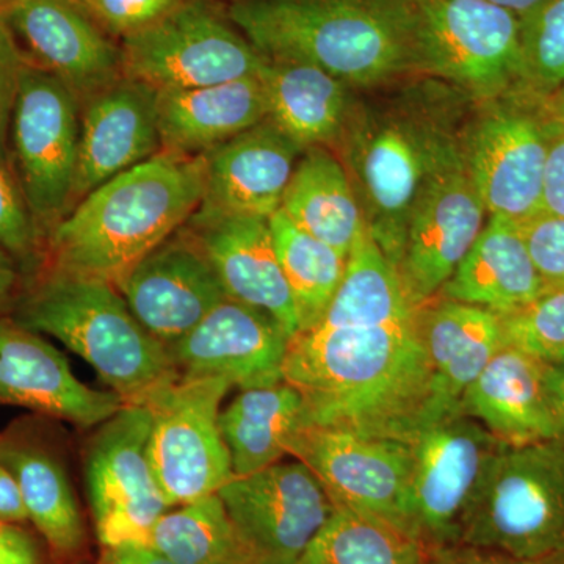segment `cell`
Wrapping results in <instances>:
<instances>
[{
	"label": "cell",
	"mask_w": 564,
	"mask_h": 564,
	"mask_svg": "<svg viewBox=\"0 0 564 564\" xmlns=\"http://www.w3.org/2000/svg\"><path fill=\"white\" fill-rule=\"evenodd\" d=\"M232 384L177 375L140 404L150 410L152 469L169 507L217 494L232 480L220 430V404Z\"/></svg>",
	"instance_id": "11"
},
{
	"label": "cell",
	"mask_w": 564,
	"mask_h": 564,
	"mask_svg": "<svg viewBox=\"0 0 564 564\" xmlns=\"http://www.w3.org/2000/svg\"><path fill=\"white\" fill-rule=\"evenodd\" d=\"M0 404L88 429L109 421L126 403L117 392L82 383L43 334L0 317Z\"/></svg>",
	"instance_id": "20"
},
{
	"label": "cell",
	"mask_w": 564,
	"mask_h": 564,
	"mask_svg": "<svg viewBox=\"0 0 564 564\" xmlns=\"http://www.w3.org/2000/svg\"><path fill=\"white\" fill-rule=\"evenodd\" d=\"M462 408L503 444L560 437L545 393L543 364L510 345H503L466 389Z\"/></svg>",
	"instance_id": "24"
},
{
	"label": "cell",
	"mask_w": 564,
	"mask_h": 564,
	"mask_svg": "<svg viewBox=\"0 0 564 564\" xmlns=\"http://www.w3.org/2000/svg\"><path fill=\"white\" fill-rule=\"evenodd\" d=\"M18 280L20 274H18L17 259L9 251L0 248V314L9 310L13 302Z\"/></svg>",
	"instance_id": "48"
},
{
	"label": "cell",
	"mask_w": 564,
	"mask_h": 564,
	"mask_svg": "<svg viewBox=\"0 0 564 564\" xmlns=\"http://www.w3.org/2000/svg\"><path fill=\"white\" fill-rule=\"evenodd\" d=\"M25 61L9 25L0 14V154L10 158L9 129L11 110L20 85Z\"/></svg>",
	"instance_id": "41"
},
{
	"label": "cell",
	"mask_w": 564,
	"mask_h": 564,
	"mask_svg": "<svg viewBox=\"0 0 564 564\" xmlns=\"http://www.w3.org/2000/svg\"><path fill=\"white\" fill-rule=\"evenodd\" d=\"M0 464L20 488L29 521L55 554L73 555L85 541L84 521L65 467L46 445L17 432L0 434Z\"/></svg>",
	"instance_id": "30"
},
{
	"label": "cell",
	"mask_w": 564,
	"mask_h": 564,
	"mask_svg": "<svg viewBox=\"0 0 564 564\" xmlns=\"http://www.w3.org/2000/svg\"><path fill=\"white\" fill-rule=\"evenodd\" d=\"M425 564H564V552L543 556V558H524L466 543L429 545Z\"/></svg>",
	"instance_id": "42"
},
{
	"label": "cell",
	"mask_w": 564,
	"mask_h": 564,
	"mask_svg": "<svg viewBox=\"0 0 564 564\" xmlns=\"http://www.w3.org/2000/svg\"><path fill=\"white\" fill-rule=\"evenodd\" d=\"M551 122L543 214L564 217V128Z\"/></svg>",
	"instance_id": "43"
},
{
	"label": "cell",
	"mask_w": 564,
	"mask_h": 564,
	"mask_svg": "<svg viewBox=\"0 0 564 564\" xmlns=\"http://www.w3.org/2000/svg\"><path fill=\"white\" fill-rule=\"evenodd\" d=\"M262 58L267 118L303 150L336 147L352 106L350 85L310 63Z\"/></svg>",
	"instance_id": "28"
},
{
	"label": "cell",
	"mask_w": 564,
	"mask_h": 564,
	"mask_svg": "<svg viewBox=\"0 0 564 564\" xmlns=\"http://www.w3.org/2000/svg\"><path fill=\"white\" fill-rule=\"evenodd\" d=\"M151 413L126 403L93 434L85 458L96 534L104 547L144 543L169 511L150 456Z\"/></svg>",
	"instance_id": "14"
},
{
	"label": "cell",
	"mask_w": 564,
	"mask_h": 564,
	"mask_svg": "<svg viewBox=\"0 0 564 564\" xmlns=\"http://www.w3.org/2000/svg\"><path fill=\"white\" fill-rule=\"evenodd\" d=\"M223 7L262 57L310 63L359 88L421 74L414 0H226Z\"/></svg>",
	"instance_id": "2"
},
{
	"label": "cell",
	"mask_w": 564,
	"mask_h": 564,
	"mask_svg": "<svg viewBox=\"0 0 564 564\" xmlns=\"http://www.w3.org/2000/svg\"><path fill=\"white\" fill-rule=\"evenodd\" d=\"M547 288H564V217L541 214L519 225Z\"/></svg>",
	"instance_id": "40"
},
{
	"label": "cell",
	"mask_w": 564,
	"mask_h": 564,
	"mask_svg": "<svg viewBox=\"0 0 564 564\" xmlns=\"http://www.w3.org/2000/svg\"><path fill=\"white\" fill-rule=\"evenodd\" d=\"M413 456L410 518L423 544L458 543L464 514L497 441L459 406L430 415L408 441Z\"/></svg>",
	"instance_id": "12"
},
{
	"label": "cell",
	"mask_w": 564,
	"mask_h": 564,
	"mask_svg": "<svg viewBox=\"0 0 564 564\" xmlns=\"http://www.w3.org/2000/svg\"><path fill=\"white\" fill-rule=\"evenodd\" d=\"M269 225L299 313V333L310 332L332 303L343 281L347 258L293 225L281 210L269 217Z\"/></svg>",
	"instance_id": "33"
},
{
	"label": "cell",
	"mask_w": 564,
	"mask_h": 564,
	"mask_svg": "<svg viewBox=\"0 0 564 564\" xmlns=\"http://www.w3.org/2000/svg\"><path fill=\"white\" fill-rule=\"evenodd\" d=\"M280 210L344 258L367 229L350 176L343 161L326 147L304 150Z\"/></svg>",
	"instance_id": "29"
},
{
	"label": "cell",
	"mask_w": 564,
	"mask_h": 564,
	"mask_svg": "<svg viewBox=\"0 0 564 564\" xmlns=\"http://www.w3.org/2000/svg\"><path fill=\"white\" fill-rule=\"evenodd\" d=\"M521 20L519 91L543 99L564 84V0H543Z\"/></svg>",
	"instance_id": "36"
},
{
	"label": "cell",
	"mask_w": 564,
	"mask_h": 564,
	"mask_svg": "<svg viewBox=\"0 0 564 564\" xmlns=\"http://www.w3.org/2000/svg\"><path fill=\"white\" fill-rule=\"evenodd\" d=\"M489 2L496 3V6L503 7V9L513 11L518 17H522V14L527 13L536 7L538 3L543 2V0H489Z\"/></svg>",
	"instance_id": "50"
},
{
	"label": "cell",
	"mask_w": 564,
	"mask_h": 564,
	"mask_svg": "<svg viewBox=\"0 0 564 564\" xmlns=\"http://www.w3.org/2000/svg\"><path fill=\"white\" fill-rule=\"evenodd\" d=\"M204 154L161 151L74 204L47 234L52 270L117 285L202 206Z\"/></svg>",
	"instance_id": "3"
},
{
	"label": "cell",
	"mask_w": 564,
	"mask_h": 564,
	"mask_svg": "<svg viewBox=\"0 0 564 564\" xmlns=\"http://www.w3.org/2000/svg\"><path fill=\"white\" fill-rule=\"evenodd\" d=\"M421 74L480 102L519 91L521 20L489 0H414Z\"/></svg>",
	"instance_id": "7"
},
{
	"label": "cell",
	"mask_w": 564,
	"mask_h": 564,
	"mask_svg": "<svg viewBox=\"0 0 564 564\" xmlns=\"http://www.w3.org/2000/svg\"><path fill=\"white\" fill-rule=\"evenodd\" d=\"M184 228L209 259L228 299L272 315L289 336L299 334V313L269 218L195 212Z\"/></svg>",
	"instance_id": "21"
},
{
	"label": "cell",
	"mask_w": 564,
	"mask_h": 564,
	"mask_svg": "<svg viewBox=\"0 0 564 564\" xmlns=\"http://www.w3.org/2000/svg\"><path fill=\"white\" fill-rule=\"evenodd\" d=\"M282 377L302 392L304 425L408 443L430 415L447 410L434 395L415 322L299 333Z\"/></svg>",
	"instance_id": "1"
},
{
	"label": "cell",
	"mask_w": 564,
	"mask_h": 564,
	"mask_svg": "<svg viewBox=\"0 0 564 564\" xmlns=\"http://www.w3.org/2000/svg\"><path fill=\"white\" fill-rule=\"evenodd\" d=\"M389 106H355L337 141L367 229L395 269L402 261L411 210L423 182L462 148L443 111L404 96Z\"/></svg>",
	"instance_id": "4"
},
{
	"label": "cell",
	"mask_w": 564,
	"mask_h": 564,
	"mask_svg": "<svg viewBox=\"0 0 564 564\" xmlns=\"http://www.w3.org/2000/svg\"><path fill=\"white\" fill-rule=\"evenodd\" d=\"M41 232L25 202L10 158L0 154V248L17 261L31 259L39 250Z\"/></svg>",
	"instance_id": "38"
},
{
	"label": "cell",
	"mask_w": 564,
	"mask_h": 564,
	"mask_svg": "<svg viewBox=\"0 0 564 564\" xmlns=\"http://www.w3.org/2000/svg\"><path fill=\"white\" fill-rule=\"evenodd\" d=\"M13 318L61 340L124 403L140 404L180 375L165 345L140 325L110 282L50 269Z\"/></svg>",
	"instance_id": "5"
},
{
	"label": "cell",
	"mask_w": 564,
	"mask_h": 564,
	"mask_svg": "<svg viewBox=\"0 0 564 564\" xmlns=\"http://www.w3.org/2000/svg\"><path fill=\"white\" fill-rule=\"evenodd\" d=\"M503 343L534 361H564V288H547L540 296L502 315Z\"/></svg>",
	"instance_id": "37"
},
{
	"label": "cell",
	"mask_w": 564,
	"mask_h": 564,
	"mask_svg": "<svg viewBox=\"0 0 564 564\" xmlns=\"http://www.w3.org/2000/svg\"><path fill=\"white\" fill-rule=\"evenodd\" d=\"M540 102L545 118L564 128V84L552 91L551 95L540 99Z\"/></svg>",
	"instance_id": "49"
},
{
	"label": "cell",
	"mask_w": 564,
	"mask_h": 564,
	"mask_svg": "<svg viewBox=\"0 0 564 564\" xmlns=\"http://www.w3.org/2000/svg\"><path fill=\"white\" fill-rule=\"evenodd\" d=\"M79 139V99L57 77L25 62L11 110L9 152L41 236L73 206Z\"/></svg>",
	"instance_id": "9"
},
{
	"label": "cell",
	"mask_w": 564,
	"mask_h": 564,
	"mask_svg": "<svg viewBox=\"0 0 564 564\" xmlns=\"http://www.w3.org/2000/svg\"><path fill=\"white\" fill-rule=\"evenodd\" d=\"M458 543L524 558L564 552V437L500 443L464 514Z\"/></svg>",
	"instance_id": "6"
},
{
	"label": "cell",
	"mask_w": 564,
	"mask_h": 564,
	"mask_svg": "<svg viewBox=\"0 0 564 564\" xmlns=\"http://www.w3.org/2000/svg\"><path fill=\"white\" fill-rule=\"evenodd\" d=\"M543 366L545 393H547L560 436L564 437V361L543 364Z\"/></svg>",
	"instance_id": "47"
},
{
	"label": "cell",
	"mask_w": 564,
	"mask_h": 564,
	"mask_svg": "<svg viewBox=\"0 0 564 564\" xmlns=\"http://www.w3.org/2000/svg\"><path fill=\"white\" fill-rule=\"evenodd\" d=\"M174 564H243L231 521L218 494L181 505L158 519L147 536Z\"/></svg>",
	"instance_id": "35"
},
{
	"label": "cell",
	"mask_w": 564,
	"mask_h": 564,
	"mask_svg": "<svg viewBox=\"0 0 564 564\" xmlns=\"http://www.w3.org/2000/svg\"><path fill=\"white\" fill-rule=\"evenodd\" d=\"M243 564H299L336 505L299 459L234 477L220 491Z\"/></svg>",
	"instance_id": "13"
},
{
	"label": "cell",
	"mask_w": 564,
	"mask_h": 564,
	"mask_svg": "<svg viewBox=\"0 0 564 564\" xmlns=\"http://www.w3.org/2000/svg\"><path fill=\"white\" fill-rule=\"evenodd\" d=\"M220 430L234 477L259 473L289 455L293 434L304 425L302 392L288 381L242 389L220 411Z\"/></svg>",
	"instance_id": "31"
},
{
	"label": "cell",
	"mask_w": 564,
	"mask_h": 564,
	"mask_svg": "<svg viewBox=\"0 0 564 564\" xmlns=\"http://www.w3.org/2000/svg\"><path fill=\"white\" fill-rule=\"evenodd\" d=\"M289 455L318 478L336 507L383 519L415 536L410 518V444L304 425L293 434Z\"/></svg>",
	"instance_id": "15"
},
{
	"label": "cell",
	"mask_w": 564,
	"mask_h": 564,
	"mask_svg": "<svg viewBox=\"0 0 564 564\" xmlns=\"http://www.w3.org/2000/svg\"><path fill=\"white\" fill-rule=\"evenodd\" d=\"M118 43L122 76L155 93L258 76L263 61L218 0H184L161 21Z\"/></svg>",
	"instance_id": "8"
},
{
	"label": "cell",
	"mask_w": 564,
	"mask_h": 564,
	"mask_svg": "<svg viewBox=\"0 0 564 564\" xmlns=\"http://www.w3.org/2000/svg\"><path fill=\"white\" fill-rule=\"evenodd\" d=\"M549 132L540 99L522 91L484 102L464 129V163L489 217L522 225L543 214Z\"/></svg>",
	"instance_id": "10"
},
{
	"label": "cell",
	"mask_w": 564,
	"mask_h": 564,
	"mask_svg": "<svg viewBox=\"0 0 564 564\" xmlns=\"http://www.w3.org/2000/svg\"><path fill=\"white\" fill-rule=\"evenodd\" d=\"M11 2H13V0H0V11L6 9L7 6H10Z\"/></svg>",
	"instance_id": "51"
},
{
	"label": "cell",
	"mask_w": 564,
	"mask_h": 564,
	"mask_svg": "<svg viewBox=\"0 0 564 564\" xmlns=\"http://www.w3.org/2000/svg\"><path fill=\"white\" fill-rule=\"evenodd\" d=\"M22 57L79 102L122 77L120 43L74 0H13L0 11Z\"/></svg>",
	"instance_id": "17"
},
{
	"label": "cell",
	"mask_w": 564,
	"mask_h": 564,
	"mask_svg": "<svg viewBox=\"0 0 564 564\" xmlns=\"http://www.w3.org/2000/svg\"><path fill=\"white\" fill-rule=\"evenodd\" d=\"M155 96L152 88L122 76L80 104L73 206L162 151Z\"/></svg>",
	"instance_id": "22"
},
{
	"label": "cell",
	"mask_w": 564,
	"mask_h": 564,
	"mask_svg": "<svg viewBox=\"0 0 564 564\" xmlns=\"http://www.w3.org/2000/svg\"><path fill=\"white\" fill-rule=\"evenodd\" d=\"M0 521L18 525L29 521L28 510H25L17 480L2 464H0Z\"/></svg>",
	"instance_id": "46"
},
{
	"label": "cell",
	"mask_w": 564,
	"mask_h": 564,
	"mask_svg": "<svg viewBox=\"0 0 564 564\" xmlns=\"http://www.w3.org/2000/svg\"><path fill=\"white\" fill-rule=\"evenodd\" d=\"M545 289L519 225L489 217L437 296L484 307L502 317L527 306Z\"/></svg>",
	"instance_id": "27"
},
{
	"label": "cell",
	"mask_w": 564,
	"mask_h": 564,
	"mask_svg": "<svg viewBox=\"0 0 564 564\" xmlns=\"http://www.w3.org/2000/svg\"><path fill=\"white\" fill-rule=\"evenodd\" d=\"M74 2L79 3V6H84V3L87 2V0H74Z\"/></svg>",
	"instance_id": "52"
},
{
	"label": "cell",
	"mask_w": 564,
	"mask_h": 564,
	"mask_svg": "<svg viewBox=\"0 0 564 564\" xmlns=\"http://www.w3.org/2000/svg\"><path fill=\"white\" fill-rule=\"evenodd\" d=\"M426 545L383 519L336 507L299 564H425Z\"/></svg>",
	"instance_id": "34"
},
{
	"label": "cell",
	"mask_w": 564,
	"mask_h": 564,
	"mask_svg": "<svg viewBox=\"0 0 564 564\" xmlns=\"http://www.w3.org/2000/svg\"><path fill=\"white\" fill-rule=\"evenodd\" d=\"M415 328L443 406L462 404L463 393L503 347L500 315L436 296L415 315Z\"/></svg>",
	"instance_id": "25"
},
{
	"label": "cell",
	"mask_w": 564,
	"mask_h": 564,
	"mask_svg": "<svg viewBox=\"0 0 564 564\" xmlns=\"http://www.w3.org/2000/svg\"><path fill=\"white\" fill-rule=\"evenodd\" d=\"M304 150L267 118L204 154L203 214L272 217Z\"/></svg>",
	"instance_id": "23"
},
{
	"label": "cell",
	"mask_w": 564,
	"mask_h": 564,
	"mask_svg": "<svg viewBox=\"0 0 564 564\" xmlns=\"http://www.w3.org/2000/svg\"><path fill=\"white\" fill-rule=\"evenodd\" d=\"M155 104L162 151L180 154H206L267 120L265 95L258 76L159 91Z\"/></svg>",
	"instance_id": "26"
},
{
	"label": "cell",
	"mask_w": 564,
	"mask_h": 564,
	"mask_svg": "<svg viewBox=\"0 0 564 564\" xmlns=\"http://www.w3.org/2000/svg\"><path fill=\"white\" fill-rule=\"evenodd\" d=\"M417 311L395 267L366 229L352 245L343 281L314 328L411 325Z\"/></svg>",
	"instance_id": "32"
},
{
	"label": "cell",
	"mask_w": 564,
	"mask_h": 564,
	"mask_svg": "<svg viewBox=\"0 0 564 564\" xmlns=\"http://www.w3.org/2000/svg\"><path fill=\"white\" fill-rule=\"evenodd\" d=\"M99 564H174L150 544L122 543L113 547H104Z\"/></svg>",
	"instance_id": "45"
},
{
	"label": "cell",
	"mask_w": 564,
	"mask_h": 564,
	"mask_svg": "<svg viewBox=\"0 0 564 564\" xmlns=\"http://www.w3.org/2000/svg\"><path fill=\"white\" fill-rule=\"evenodd\" d=\"M0 564H41L39 545L21 525L0 521Z\"/></svg>",
	"instance_id": "44"
},
{
	"label": "cell",
	"mask_w": 564,
	"mask_h": 564,
	"mask_svg": "<svg viewBox=\"0 0 564 564\" xmlns=\"http://www.w3.org/2000/svg\"><path fill=\"white\" fill-rule=\"evenodd\" d=\"M292 337L262 313L226 296L169 348L181 377L223 378L240 389L280 383Z\"/></svg>",
	"instance_id": "19"
},
{
	"label": "cell",
	"mask_w": 564,
	"mask_h": 564,
	"mask_svg": "<svg viewBox=\"0 0 564 564\" xmlns=\"http://www.w3.org/2000/svg\"><path fill=\"white\" fill-rule=\"evenodd\" d=\"M115 288L140 325L166 350L226 299L209 259L184 226L144 256Z\"/></svg>",
	"instance_id": "18"
},
{
	"label": "cell",
	"mask_w": 564,
	"mask_h": 564,
	"mask_svg": "<svg viewBox=\"0 0 564 564\" xmlns=\"http://www.w3.org/2000/svg\"><path fill=\"white\" fill-rule=\"evenodd\" d=\"M182 2L184 0H87L82 7L104 31L120 41L161 21Z\"/></svg>",
	"instance_id": "39"
},
{
	"label": "cell",
	"mask_w": 564,
	"mask_h": 564,
	"mask_svg": "<svg viewBox=\"0 0 564 564\" xmlns=\"http://www.w3.org/2000/svg\"><path fill=\"white\" fill-rule=\"evenodd\" d=\"M486 214L459 148L423 182L408 221L397 272L415 307L436 299L454 276Z\"/></svg>",
	"instance_id": "16"
}]
</instances>
